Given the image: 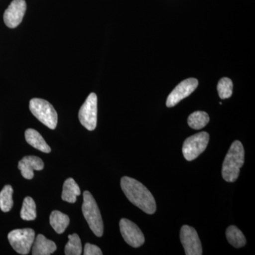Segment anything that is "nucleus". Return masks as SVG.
I'll list each match as a JSON object with an SVG mask.
<instances>
[{"mask_svg":"<svg viewBox=\"0 0 255 255\" xmlns=\"http://www.w3.org/2000/svg\"><path fill=\"white\" fill-rule=\"evenodd\" d=\"M121 187L127 199L133 205L147 214H155L157 209L155 199L143 184L136 179L124 177L121 179Z\"/></svg>","mask_w":255,"mask_h":255,"instance_id":"f257e3e1","label":"nucleus"},{"mask_svg":"<svg viewBox=\"0 0 255 255\" xmlns=\"http://www.w3.org/2000/svg\"><path fill=\"white\" fill-rule=\"evenodd\" d=\"M245 162V150L239 140L233 142L223 161L222 176L228 182H235Z\"/></svg>","mask_w":255,"mask_h":255,"instance_id":"f03ea898","label":"nucleus"},{"mask_svg":"<svg viewBox=\"0 0 255 255\" xmlns=\"http://www.w3.org/2000/svg\"><path fill=\"white\" fill-rule=\"evenodd\" d=\"M82 213L92 232L97 237H102L104 233V223L100 209L91 193L85 191L83 193Z\"/></svg>","mask_w":255,"mask_h":255,"instance_id":"7ed1b4c3","label":"nucleus"},{"mask_svg":"<svg viewBox=\"0 0 255 255\" xmlns=\"http://www.w3.org/2000/svg\"><path fill=\"white\" fill-rule=\"evenodd\" d=\"M31 113L39 122L50 129H55L58 124V114L49 102L42 99L33 98L29 102Z\"/></svg>","mask_w":255,"mask_h":255,"instance_id":"20e7f679","label":"nucleus"},{"mask_svg":"<svg viewBox=\"0 0 255 255\" xmlns=\"http://www.w3.org/2000/svg\"><path fill=\"white\" fill-rule=\"evenodd\" d=\"M35 232L31 228L16 229L8 235L10 245L20 255H28L34 243Z\"/></svg>","mask_w":255,"mask_h":255,"instance_id":"39448f33","label":"nucleus"},{"mask_svg":"<svg viewBox=\"0 0 255 255\" xmlns=\"http://www.w3.org/2000/svg\"><path fill=\"white\" fill-rule=\"evenodd\" d=\"M209 141L208 132H201L186 139L182 147L183 155L188 161L197 158L204 152Z\"/></svg>","mask_w":255,"mask_h":255,"instance_id":"423d86ee","label":"nucleus"},{"mask_svg":"<svg viewBox=\"0 0 255 255\" xmlns=\"http://www.w3.org/2000/svg\"><path fill=\"white\" fill-rule=\"evenodd\" d=\"M80 123L88 130H94L97 124V97L95 93H91L87 97L85 103L79 112Z\"/></svg>","mask_w":255,"mask_h":255,"instance_id":"0eeeda50","label":"nucleus"},{"mask_svg":"<svg viewBox=\"0 0 255 255\" xmlns=\"http://www.w3.org/2000/svg\"><path fill=\"white\" fill-rule=\"evenodd\" d=\"M180 240L186 255L203 254L200 239L194 228L189 226H183L180 231Z\"/></svg>","mask_w":255,"mask_h":255,"instance_id":"6e6552de","label":"nucleus"},{"mask_svg":"<svg viewBox=\"0 0 255 255\" xmlns=\"http://www.w3.org/2000/svg\"><path fill=\"white\" fill-rule=\"evenodd\" d=\"M119 226L122 237L129 246L137 248L144 244L145 236L136 224L130 220L122 219Z\"/></svg>","mask_w":255,"mask_h":255,"instance_id":"1a4fd4ad","label":"nucleus"},{"mask_svg":"<svg viewBox=\"0 0 255 255\" xmlns=\"http://www.w3.org/2000/svg\"><path fill=\"white\" fill-rule=\"evenodd\" d=\"M199 82L195 78H189L183 80L167 97L166 105L167 107H173L184 99L189 97L197 88Z\"/></svg>","mask_w":255,"mask_h":255,"instance_id":"9d476101","label":"nucleus"},{"mask_svg":"<svg viewBox=\"0 0 255 255\" xmlns=\"http://www.w3.org/2000/svg\"><path fill=\"white\" fill-rule=\"evenodd\" d=\"M26 10L25 0H13L5 10L4 21L7 27L14 28L22 21Z\"/></svg>","mask_w":255,"mask_h":255,"instance_id":"9b49d317","label":"nucleus"},{"mask_svg":"<svg viewBox=\"0 0 255 255\" xmlns=\"http://www.w3.org/2000/svg\"><path fill=\"white\" fill-rule=\"evenodd\" d=\"M44 167V163L40 157L36 156H26L18 162V168L25 179H33V171H41Z\"/></svg>","mask_w":255,"mask_h":255,"instance_id":"f8f14e48","label":"nucleus"},{"mask_svg":"<svg viewBox=\"0 0 255 255\" xmlns=\"http://www.w3.org/2000/svg\"><path fill=\"white\" fill-rule=\"evenodd\" d=\"M32 248V255H49L53 254L57 249L54 242L47 239L43 235L37 236L33 243Z\"/></svg>","mask_w":255,"mask_h":255,"instance_id":"ddd939ff","label":"nucleus"},{"mask_svg":"<svg viewBox=\"0 0 255 255\" xmlns=\"http://www.w3.org/2000/svg\"><path fill=\"white\" fill-rule=\"evenodd\" d=\"M25 137H26V142L37 150L45 153H49L51 151L49 145L45 141L41 134L34 129H27L25 132Z\"/></svg>","mask_w":255,"mask_h":255,"instance_id":"4468645a","label":"nucleus"},{"mask_svg":"<svg viewBox=\"0 0 255 255\" xmlns=\"http://www.w3.org/2000/svg\"><path fill=\"white\" fill-rule=\"evenodd\" d=\"M81 191L78 184L73 179L68 178L64 182L63 193H62V199L70 204L76 202L77 197L80 195Z\"/></svg>","mask_w":255,"mask_h":255,"instance_id":"2eb2a0df","label":"nucleus"},{"mask_svg":"<svg viewBox=\"0 0 255 255\" xmlns=\"http://www.w3.org/2000/svg\"><path fill=\"white\" fill-rule=\"evenodd\" d=\"M50 224L55 232L62 234L70 224V218L59 211H54L50 214Z\"/></svg>","mask_w":255,"mask_h":255,"instance_id":"dca6fc26","label":"nucleus"},{"mask_svg":"<svg viewBox=\"0 0 255 255\" xmlns=\"http://www.w3.org/2000/svg\"><path fill=\"white\" fill-rule=\"evenodd\" d=\"M226 238L228 243L236 248H243L246 245L244 234L236 226H231L226 230Z\"/></svg>","mask_w":255,"mask_h":255,"instance_id":"f3484780","label":"nucleus"},{"mask_svg":"<svg viewBox=\"0 0 255 255\" xmlns=\"http://www.w3.org/2000/svg\"><path fill=\"white\" fill-rule=\"evenodd\" d=\"M209 117L207 113L204 112H194L188 118V124L191 128L195 130H200L209 124Z\"/></svg>","mask_w":255,"mask_h":255,"instance_id":"a211bd4d","label":"nucleus"},{"mask_svg":"<svg viewBox=\"0 0 255 255\" xmlns=\"http://www.w3.org/2000/svg\"><path fill=\"white\" fill-rule=\"evenodd\" d=\"M21 219L24 221H33L36 218V205L30 196L25 198L20 213Z\"/></svg>","mask_w":255,"mask_h":255,"instance_id":"6ab92c4d","label":"nucleus"},{"mask_svg":"<svg viewBox=\"0 0 255 255\" xmlns=\"http://www.w3.org/2000/svg\"><path fill=\"white\" fill-rule=\"evenodd\" d=\"M13 192H14L13 188L10 185L4 186L0 192V209L3 212H9L10 210L12 209L14 205L12 199Z\"/></svg>","mask_w":255,"mask_h":255,"instance_id":"aec40b11","label":"nucleus"},{"mask_svg":"<svg viewBox=\"0 0 255 255\" xmlns=\"http://www.w3.org/2000/svg\"><path fill=\"white\" fill-rule=\"evenodd\" d=\"M69 241L65 248L66 255H80L82 254V247L81 241L78 235L74 233L68 236Z\"/></svg>","mask_w":255,"mask_h":255,"instance_id":"412c9836","label":"nucleus"},{"mask_svg":"<svg viewBox=\"0 0 255 255\" xmlns=\"http://www.w3.org/2000/svg\"><path fill=\"white\" fill-rule=\"evenodd\" d=\"M233 84L232 80L228 78H223L218 84L217 90L220 98L222 100L228 99L232 96Z\"/></svg>","mask_w":255,"mask_h":255,"instance_id":"4be33fe9","label":"nucleus"},{"mask_svg":"<svg viewBox=\"0 0 255 255\" xmlns=\"http://www.w3.org/2000/svg\"><path fill=\"white\" fill-rule=\"evenodd\" d=\"M103 254L100 248L95 245L87 243L85 244L84 255H102Z\"/></svg>","mask_w":255,"mask_h":255,"instance_id":"5701e85b","label":"nucleus"}]
</instances>
